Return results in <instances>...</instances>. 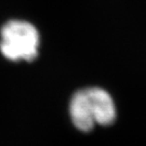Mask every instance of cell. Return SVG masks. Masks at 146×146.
Returning a JSON list of instances; mask_svg holds the SVG:
<instances>
[{"instance_id": "obj_1", "label": "cell", "mask_w": 146, "mask_h": 146, "mask_svg": "<svg viewBox=\"0 0 146 146\" xmlns=\"http://www.w3.org/2000/svg\"><path fill=\"white\" fill-rule=\"evenodd\" d=\"M69 115L79 131L89 132L95 125H111L117 111L110 94L104 89L92 87L74 94L69 104Z\"/></svg>"}, {"instance_id": "obj_2", "label": "cell", "mask_w": 146, "mask_h": 146, "mask_svg": "<svg viewBox=\"0 0 146 146\" xmlns=\"http://www.w3.org/2000/svg\"><path fill=\"white\" fill-rule=\"evenodd\" d=\"M0 51L10 61H34L38 55L39 33L26 21H9L1 28Z\"/></svg>"}]
</instances>
